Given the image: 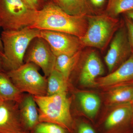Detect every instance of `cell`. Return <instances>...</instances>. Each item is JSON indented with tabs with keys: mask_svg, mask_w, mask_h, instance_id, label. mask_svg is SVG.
<instances>
[{
	"mask_svg": "<svg viewBox=\"0 0 133 133\" xmlns=\"http://www.w3.org/2000/svg\"><path fill=\"white\" fill-rule=\"evenodd\" d=\"M87 25L86 16L68 14L51 1H49L38 11L35 21L29 27L41 30L69 33L81 38L85 34Z\"/></svg>",
	"mask_w": 133,
	"mask_h": 133,
	"instance_id": "obj_1",
	"label": "cell"
},
{
	"mask_svg": "<svg viewBox=\"0 0 133 133\" xmlns=\"http://www.w3.org/2000/svg\"><path fill=\"white\" fill-rule=\"evenodd\" d=\"M41 30L27 27L16 30H3L1 38L3 46V68L5 72L24 64V56L31 42L39 37Z\"/></svg>",
	"mask_w": 133,
	"mask_h": 133,
	"instance_id": "obj_2",
	"label": "cell"
},
{
	"mask_svg": "<svg viewBox=\"0 0 133 133\" xmlns=\"http://www.w3.org/2000/svg\"><path fill=\"white\" fill-rule=\"evenodd\" d=\"M33 96L38 107L40 122L56 124L72 133L75 121L71 113V101L66 92Z\"/></svg>",
	"mask_w": 133,
	"mask_h": 133,
	"instance_id": "obj_3",
	"label": "cell"
},
{
	"mask_svg": "<svg viewBox=\"0 0 133 133\" xmlns=\"http://www.w3.org/2000/svg\"><path fill=\"white\" fill-rule=\"evenodd\" d=\"M88 25L85 34L80 38L84 48L91 47L104 51L116 31L122 26L119 20L104 12L86 16Z\"/></svg>",
	"mask_w": 133,
	"mask_h": 133,
	"instance_id": "obj_4",
	"label": "cell"
},
{
	"mask_svg": "<svg viewBox=\"0 0 133 133\" xmlns=\"http://www.w3.org/2000/svg\"><path fill=\"white\" fill-rule=\"evenodd\" d=\"M37 12L21 0H0V26L3 30L30 27L35 21Z\"/></svg>",
	"mask_w": 133,
	"mask_h": 133,
	"instance_id": "obj_5",
	"label": "cell"
},
{
	"mask_svg": "<svg viewBox=\"0 0 133 133\" xmlns=\"http://www.w3.org/2000/svg\"><path fill=\"white\" fill-rule=\"evenodd\" d=\"M38 67L33 63H25L16 70L6 72L21 92L44 96L47 95V79L39 73Z\"/></svg>",
	"mask_w": 133,
	"mask_h": 133,
	"instance_id": "obj_6",
	"label": "cell"
},
{
	"mask_svg": "<svg viewBox=\"0 0 133 133\" xmlns=\"http://www.w3.org/2000/svg\"><path fill=\"white\" fill-rule=\"evenodd\" d=\"M132 51L125 25H122L114 36L104 58L109 73L128 59Z\"/></svg>",
	"mask_w": 133,
	"mask_h": 133,
	"instance_id": "obj_7",
	"label": "cell"
},
{
	"mask_svg": "<svg viewBox=\"0 0 133 133\" xmlns=\"http://www.w3.org/2000/svg\"><path fill=\"white\" fill-rule=\"evenodd\" d=\"M39 37L47 42L56 57L74 55L84 48L80 38L69 33L42 30Z\"/></svg>",
	"mask_w": 133,
	"mask_h": 133,
	"instance_id": "obj_8",
	"label": "cell"
},
{
	"mask_svg": "<svg viewBox=\"0 0 133 133\" xmlns=\"http://www.w3.org/2000/svg\"><path fill=\"white\" fill-rule=\"evenodd\" d=\"M24 56L25 63H32L42 69L45 77L55 69L56 57L44 39L36 37L30 43Z\"/></svg>",
	"mask_w": 133,
	"mask_h": 133,
	"instance_id": "obj_9",
	"label": "cell"
},
{
	"mask_svg": "<svg viewBox=\"0 0 133 133\" xmlns=\"http://www.w3.org/2000/svg\"><path fill=\"white\" fill-rule=\"evenodd\" d=\"M0 133H30L23 121L17 102L3 101L0 105Z\"/></svg>",
	"mask_w": 133,
	"mask_h": 133,
	"instance_id": "obj_10",
	"label": "cell"
},
{
	"mask_svg": "<svg viewBox=\"0 0 133 133\" xmlns=\"http://www.w3.org/2000/svg\"><path fill=\"white\" fill-rule=\"evenodd\" d=\"M104 72V66L99 56L95 50H91L85 55L79 73V82L84 86H96L98 77L102 76Z\"/></svg>",
	"mask_w": 133,
	"mask_h": 133,
	"instance_id": "obj_11",
	"label": "cell"
},
{
	"mask_svg": "<svg viewBox=\"0 0 133 133\" xmlns=\"http://www.w3.org/2000/svg\"><path fill=\"white\" fill-rule=\"evenodd\" d=\"M133 81V51L128 59L109 74L97 79V86L108 87Z\"/></svg>",
	"mask_w": 133,
	"mask_h": 133,
	"instance_id": "obj_12",
	"label": "cell"
},
{
	"mask_svg": "<svg viewBox=\"0 0 133 133\" xmlns=\"http://www.w3.org/2000/svg\"><path fill=\"white\" fill-rule=\"evenodd\" d=\"M133 114L131 103L120 104L105 119L103 126L105 133H119L118 129L127 123Z\"/></svg>",
	"mask_w": 133,
	"mask_h": 133,
	"instance_id": "obj_13",
	"label": "cell"
},
{
	"mask_svg": "<svg viewBox=\"0 0 133 133\" xmlns=\"http://www.w3.org/2000/svg\"><path fill=\"white\" fill-rule=\"evenodd\" d=\"M19 106L23 121L28 131L31 133L40 123L37 105L33 95L29 94L23 95Z\"/></svg>",
	"mask_w": 133,
	"mask_h": 133,
	"instance_id": "obj_14",
	"label": "cell"
},
{
	"mask_svg": "<svg viewBox=\"0 0 133 133\" xmlns=\"http://www.w3.org/2000/svg\"><path fill=\"white\" fill-rule=\"evenodd\" d=\"M68 14L77 16L96 15L87 0H50Z\"/></svg>",
	"mask_w": 133,
	"mask_h": 133,
	"instance_id": "obj_15",
	"label": "cell"
},
{
	"mask_svg": "<svg viewBox=\"0 0 133 133\" xmlns=\"http://www.w3.org/2000/svg\"><path fill=\"white\" fill-rule=\"evenodd\" d=\"M6 72L0 71V98L3 101H12L20 103L23 97Z\"/></svg>",
	"mask_w": 133,
	"mask_h": 133,
	"instance_id": "obj_16",
	"label": "cell"
},
{
	"mask_svg": "<svg viewBox=\"0 0 133 133\" xmlns=\"http://www.w3.org/2000/svg\"><path fill=\"white\" fill-rule=\"evenodd\" d=\"M76 97L86 115L90 118H94L100 106L99 97L94 94L80 92L76 94Z\"/></svg>",
	"mask_w": 133,
	"mask_h": 133,
	"instance_id": "obj_17",
	"label": "cell"
},
{
	"mask_svg": "<svg viewBox=\"0 0 133 133\" xmlns=\"http://www.w3.org/2000/svg\"><path fill=\"white\" fill-rule=\"evenodd\" d=\"M82 51L72 55H61L56 58L55 69L62 73L69 80L72 72L80 59Z\"/></svg>",
	"mask_w": 133,
	"mask_h": 133,
	"instance_id": "obj_18",
	"label": "cell"
},
{
	"mask_svg": "<svg viewBox=\"0 0 133 133\" xmlns=\"http://www.w3.org/2000/svg\"><path fill=\"white\" fill-rule=\"evenodd\" d=\"M112 104L131 103L133 100V84H122L112 88L108 95Z\"/></svg>",
	"mask_w": 133,
	"mask_h": 133,
	"instance_id": "obj_19",
	"label": "cell"
},
{
	"mask_svg": "<svg viewBox=\"0 0 133 133\" xmlns=\"http://www.w3.org/2000/svg\"><path fill=\"white\" fill-rule=\"evenodd\" d=\"M48 77L46 95L67 92L69 80L62 73L54 69Z\"/></svg>",
	"mask_w": 133,
	"mask_h": 133,
	"instance_id": "obj_20",
	"label": "cell"
},
{
	"mask_svg": "<svg viewBox=\"0 0 133 133\" xmlns=\"http://www.w3.org/2000/svg\"><path fill=\"white\" fill-rule=\"evenodd\" d=\"M133 10V0H108L104 13L109 16L117 18L122 13Z\"/></svg>",
	"mask_w": 133,
	"mask_h": 133,
	"instance_id": "obj_21",
	"label": "cell"
},
{
	"mask_svg": "<svg viewBox=\"0 0 133 133\" xmlns=\"http://www.w3.org/2000/svg\"><path fill=\"white\" fill-rule=\"evenodd\" d=\"M31 133H71L61 126L50 122H40Z\"/></svg>",
	"mask_w": 133,
	"mask_h": 133,
	"instance_id": "obj_22",
	"label": "cell"
},
{
	"mask_svg": "<svg viewBox=\"0 0 133 133\" xmlns=\"http://www.w3.org/2000/svg\"><path fill=\"white\" fill-rule=\"evenodd\" d=\"M73 131H76V133H96L95 129L91 125L84 122L78 125L74 122Z\"/></svg>",
	"mask_w": 133,
	"mask_h": 133,
	"instance_id": "obj_23",
	"label": "cell"
},
{
	"mask_svg": "<svg viewBox=\"0 0 133 133\" xmlns=\"http://www.w3.org/2000/svg\"><path fill=\"white\" fill-rule=\"evenodd\" d=\"M87 1L95 14L103 13L101 11L106 3L107 0H87Z\"/></svg>",
	"mask_w": 133,
	"mask_h": 133,
	"instance_id": "obj_24",
	"label": "cell"
},
{
	"mask_svg": "<svg viewBox=\"0 0 133 133\" xmlns=\"http://www.w3.org/2000/svg\"><path fill=\"white\" fill-rule=\"evenodd\" d=\"M29 8L36 11H38L43 7V0H21Z\"/></svg>",
	"mask_w": 133,
	"mask_h": 133,
	"instance_id": "obj_25",
	"label": "cell"
},
{
	"mask_svg": "<svg viewBox=\"0 0 133 133\" xmlns=\"http://www.w3.org/2000/svg\"><path fill=\"white\" fill-rule=\"evenodd\" d=\"M125 22V25L128 33L129 39L133 51V23L131 20L126 16Z\"/></svg>",
	"mask_w": 133,
	"mask_h": 133,
	"instance_id": "obj_26",
	"label": "cell"
},
{
	"mask_svg": "<svg viewBox=\"0 0 133 133\" xmlns=\"http://www.w3.org/2000/svg\"><path fill=\"white\" fill-rule=\"evenodd\" d=\"M125 14H126V16L129 18L133 23V10L128 11V12H126Z\"/></svg>",
	"mask_w": 133,
	"mask_h": 133,
	"instance_id": "obj_27",
	"label": "cell"
},
{
	"mask_svg": "<svg viewBox=\"0 0 133 133\" xmlns=\"http://www.w3.org/2000/svg\"><path fill=\"white\" fill-rule=\"evenodd\" d=\"M1 27V26H0ZM0 53L2 56L3 53V46L1 36H0Z\"/></svg>",
	"mask_w": 133,
	"mask_h": 133,
	"instance_id": "obj_28",
	"label": "cell"
},
{
	"mask_svg": "<svg viewBox=\"0 0 133 133\" xmlns=\"http://www.w3.org/2000/svg\"><path fill=\"white\" fill-rule=\"evenodd\" d=\"M0 71H4L3 68L2 62V56L0 53Z\"/></svg>",
	"mask_w": 133,
	"mask_h": 133,
	"instance_id": "obj_29",
	"label": "cell"
},
{
	"mask_svg": "<svg viewBox=\"0 0 133 133\" xmlns=\"http://www.w3.org/2000/svg\"><path fill=\"white\" fill-rule=\"evenodd\" d=\"M131 106H132V110L133 111V100L132 101V102L131 103Z\"/></svg>",
	"mask_w": 133,
	"mask_h": 133,
	"instance_id": "obj_30",
	"label": "cell"
},
{
	"mask_svg": "<svg viewBox=\"0 0 133 133\" xmlns=\"http://www.w3.org/2000/svg\"><path fill=\"white\" fill-rule=\"evenodd\" d=\"M3 101V100L1 98H0V105H1V104H2V103Z\"/></svg>",
	"mask_w": 133,
	"mask_h": 133,
	"instance_id": "obj_31",
	"label": "cell"
},
{
	"mask_svg": "<svg viewBox=\"0 0 133 133\" xmlns=\"http://www.w3.org/2000/svg\"><path fill=\"white\" fill-rule=\"evenodd\" d=\"M44 1H50V0H43Z\"/></svg>",
	"mask_w": 133,
	"mask_h": 133,
	"instance_id": "obj_32",
	"label": "cell"
}]
</instances>
